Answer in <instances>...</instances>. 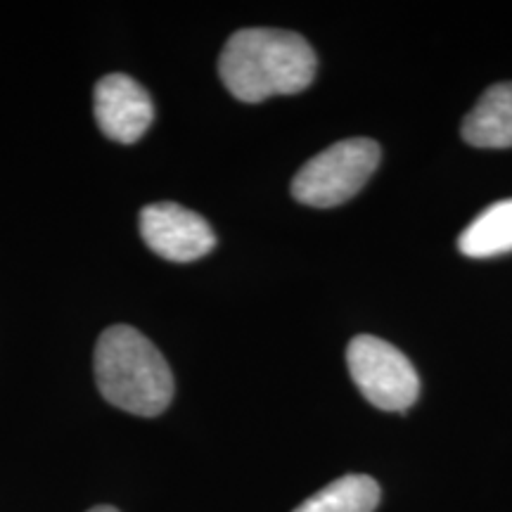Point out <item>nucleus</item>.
I'll return each instance as SVG.
<instances>
[{"label": "nucleus", "mask_w": 512, "mask_h": 512, "mask_svg": "<svg viewBox=\"0 0 512 512\" xmlns=\"http://www.w3.org/2000/svg\"><path fill=\"white\" fill-rule=\"evenodd\" d=\"M316 53L304 36L285 29H240L221 50L223 86L240 102L294 95L311 86Z\"/></svg>", "instance_id": "nucleus-1"}, {"label": "nucleus", "mask_w": 512, "mask_h": 512, "mask_svg": "<svg viewBox=\"0 0 512 512\" xmlns=\"http://www.w3.org/2000/svg\"><path fill=\"white\" fill-rule=\"evenodd\" d=\"M95 382L100 394L121 411L155 418L174 399V375L169 363L143 332L114 325L95 344Z\"/></svg>", "instance_id": "nucleus-2"}, {"label": "nucleus", "mask_w": 512, "mask_h": 512, "mask_svg": "<svg viewBox=\"0 0 512 512\" xmlns=\"http://www.w3.org/2000/svg\"><path fill=\"white\" fill-rule=\"evenodd\" d=\"M380 164V145L370 138H347L311 157L292 181L294 200L330 209L361 192Z\"/></svg>", "instance_id": "nucleus-3"}, {"label": "nucleus", "mask_w": 512, "mask_h": 512, "mask_svg": "<svg viewBox=\"0 0 512 512\" xmlns=\"http://www.w3.org/2000/svg\"><path fill=\"white\" fill-rule=\"evenodd\" d=\"M347 366L358 392L380 411H408L420 396V377L403 351L380 337L351 339Z\"/></svg>", "instance_id": "nucleus-4"}, {"label": "nucleus", "mask_w": 512, "mask_h": 512, "mask_svg": "<svg viewBox=\"0 0 512 512\" xmlns=\"http://www.w3.org/2000/svg\"><path fill=\"white\" fill-rule=\"evenodd\" d=\"M140 235L152 252L176 264L202 259L216 247L209 223L176 202L147 204L140 211Z\"/></svg>", "instance_id": "nucleus-5"}, {"label": "nucleus", "mask_w": 512, "mask_h": 512, "mask_svg": "<svg viewBox=\"0 0 512 512\" xmlns=\"http://www.w3.org/2000/svg\"><path fill=\"white\" fill-rule=\"evenodd\" d=\"M93 112L100 131L114 143H138L155 119L150 93L126 74L102 76L93 91Z\"/></svg>", "instance_id": "nucleus-6"}, {"label": "nucleus", "mask_w": 512, "mask_h": 512, "mask_svg": "<svg viewBox=\"0 0 512 512\" xmlns=\"http://www.w3.org/2000/svg\"><path fill=\"white\" fill-rule=\"evenodd\" d=\"M465 143L486 150L512 147V81L486 88L463 121Z\"/></svg>", "instance_id": "nucleus-7"}, {"label": "nucleus", "mask_w": 512, "mask_h": 512, "mask_svg": "<svg viewBox=\"0 0 512 512\" xmlns=\"http://www.w3.org/2000/svg\"><path fill=\"white\" fill-rule=\"evenodd\" d=\"M458 249L472 259H489L512 252V197L475 216L458 238Z\"/></svg>", "instance_id": "nucleus-8"}, {"label": "nucleus", "mask_w": 512, "mask_h": 512, "mask_svg": "<svg viewBox=\"0 0 512 512\" xmlns=\"http://www.w3.org/2000/svg\"><path fill=\"white\" fill-rule=\"evenodd\" d=\"M380 486L373 477L347 475L323 486L294 512H375Z\"/></svg>", "instance_id": "nucleus-9"}, {"label": "nucleus", "mask_w": 512, "mask_h": 512, "mask_svg": "<svg viewBox=\"0 0 512 512\" xmlns=\"http://www.w3.org/2000/svg\"><path fill=\"white\" fill-rule=\"evenodd\" d=\"M88 512H119L117 508H112V505H98V508L88 510Z\"/></svg>", "instance_id": "nucleus-10"}]
</instances>
